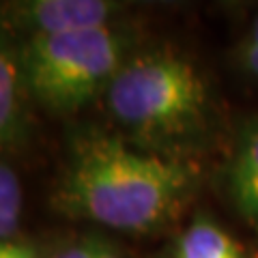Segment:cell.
<instances>
[{"label":"cell","mask_w":258,"mask_h":258,"mask_svg":"<svg viewBox=\"0 0 258 258\" xmlns=\"http://www.w3.org/2000/svg\"><path fill=\"white\" fill-rule=\"evenodd\" d=\"M191 174L181 161L129 149L106 134H86L71 149L54 200L71 217L127 232H147L181 207Z\"/></svg>","instance_id":"6da1fadb"},{"label":"cell","mask_w":258,"mask_h":258,"mask_svg":"<svg viewBox=\"0 0 258 258\" xmlns=\"http://www.w3.org/2000/svg\"><path fill=\"white\" fill-rule=\"evenodd\" d=\"M103 95L110 114L147 140L194 132L209 99L203 76L170 52H151L125 62Z\"/></svg>","instance_id":"7a4b0ae2"},{"label":"cell","mask_w":258,"mask_h":258,"mask_svg":"<svg viewBox=\"0 0 258 258\" xmlns=\"http://www.w3.org/2000/svg\"><path fill=\"white\" fill-rule=\"evenodd\" d=\"M125 39L112 26L28 37L20 54L32 97L56 112L82 108L106 93L123 67Z\"/></svg>","instance_id":"3957f363"},{"label":"cell","mask_w":258,"mask_h":258,"mask_svg":"<svg viewBox=\"0 0 258 258\" xmlns=\"http://www.w3.org/2000/svg\"><path fill=\"white\" fill-rule=\"evenodd\" d=\"M118 5L106 0H30L9 9L11 24L30 37L112 26Z\"/></svg>","instance_id":"277c9868"},{"label":"cell","mask_w":258,"mask_h":258,"mask_svg":"<svg viewBox=\"0 0 258 258\" xmlns=\"http://www.w3.org/2000/svg\"><path fill=\"white\" fill-rule=\"evenodd\" d=\"M22 62L11 50L3 24H0V147L13 144L24 132V101H22Z\"/></svg>","instance_id":"5b68a950"},{"label":"cell","mask_w":258,"mask_h":258,"mask_svg":"<svg viewBox=\"0 0 258 258\" xmlns=\"http://www.w3.org/2000/svg\"><path fill=\"white\" fill-rule=\"evenodd\" d=\"M172 258H245V254L220 224L198 215L174 241Z\"/></svg>","instance_id":"8992f818"},{"label":"cell","mask_w":258,"mask_h":258,"mask_svg":"<svg viewBox=\"0 0 258 258\" xmlns=\"http://www.w3.org/2000/svg\"><path fill=\"white\" fill-rule=\"evenodd\" d=\"M230 191L235 205L258 226V123L245 129L230 166Z\"/></svg>","instance_id":"52a82bcc"},{"label":"cell","mask_w":258,"mask_h":258,"mask_svg":"<svg viewBox=\"0 0 258 258\" xmlns=\"http://www.w3.org/2000/svg\"><path fill=\"white\" fill-rule=\"evenodd\" d=\"M0 211L20 213L22 211V187L20 179L9 166L0 161Z\"/></svg>","instance_id":"ba28073f"},{"label":"cell","mask_w":258,"mask_h":258,"mask_svg":"<svg viewBox=\"0 0 258 258\" xmlns=\"http://www.w3.org/2000/svg\"><path fill=\"white\" fill-rule=\"evenodd\" d=\"M52 258H97V239H86L69 247H62Z\"/></svg>","instance_id":"9c48e42d"},{"label":"cell","mask_w":258,"mask_h":258,"mask_svg":"<svg viewBox=\"0 0 258 258\" xmlns=\"http://www.w3.org/2000/svg\"><path fill=\"white\" fill-rule=\"evenodd\" d=\"M0 258H39V256L24 241L5 239V241H0Z\"/></svg>","instance_id":"30bf717a"},{"label":"cell","mask_w":258,"mask_h":258,"mask_svg":"<svg viewBox=\"0 0 258 258\" xmlns=\"http://www.w3.org/2000/svg\"><path fill=\"white\" fill-rule=\"evenodd\" d=\"M18 224H20V213L0 211V241L13 239L15 230H18Z\"/></svg>","instance_id":"8fae6325"},{"label":"cell","mask_w":258,"mask_h":258,"mask_svg":"<svg viewBox=\"0 0 258 258\" xmlns=\"http://www.w3.org/2000/svg\"><path fill=\"white\" fill-rule=\"evenodd\" d=\"M243 62L245 67L252 71L254 76H258V43H247L243 50Z\"/></svg>","instance_id":"7c38bea8"},{"label":"cell","mask_w":258,"mask_h":258,"mask_svg":"<svg viewBox=\"0 0 258 258\" xmlns=\"http://www.w3.org/2000/svg\"><path fill=\"white\" fill-rule=\"evenodd\" d=\"M97 258H123V256L116 252V247H112L106 241L97 239Z\"/></svg>","instance_id":"4fadbf2b"},{"label":"cell","mask_w":258,"mask_h":258,"mask_svg":"<svg viewBox=\"0 0 258 258\" xmlns=\"http://www.w3.org/2000/svg\"><path fill=\"white\" fill-rule=\"evenodd\" d=\"M247 43H258V15H256V20L252 24V37H249Z\"/></svg>","instance_id":"5bb4252c"}]
</instances>
